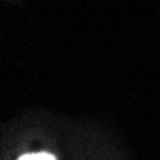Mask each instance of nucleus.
I'll use <instances>...</instances> for the list:
<instances>
[{
    "instance_id": "1",
    "label": "nucleus",
    "mask_w": 160,
    "mask_h": 160,
    "mask_svg": "<svg viewBox=\"0 0 160 160\" xmlns=\"http://www.w3.org/2000/svg\"><path fill=\"white\" fill-rule=\"evenodd\" d=\"M17 160H57V158L50 152H29V154L19 156Z\"/></svg>"
}]
</instances>
